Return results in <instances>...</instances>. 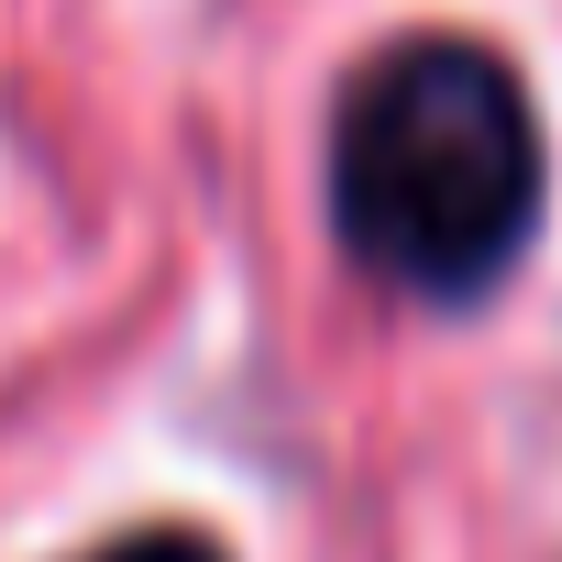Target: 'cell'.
<instances>
[{
    "instance_id": "1",
    "label": "cell",
    "mask_w": 562,
    "mask_h": 562,
    "mask_svg": "<svg viewBox=\"0 0 562 562\" xmlns=\"http://www.w3.org/2000/svg\"><path fill=\"white\" fill-rule=\"evenodd\" d=\"M331 221L408 299H485L540 232V111L463 34L386 45L331 111Z\"/></svg>"
},
{
    "instance_id": "2",
    "label": "cell",
    "mask_w": 562,
    "mask_h": 562,
    "mask_svg": "<svg viewBox=\"0 0 562 562\" xmlns=\"http://www.w3.org/2000/svg\"><path fill=\"white\" fill-rule=\"evenodd\" d=\"M89 562H221L199 529H133V540H111V551H89Z\"/></svg>"
}]
</instances>
